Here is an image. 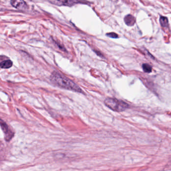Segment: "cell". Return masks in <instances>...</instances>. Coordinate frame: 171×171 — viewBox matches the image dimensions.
<instances>
[{"instance_id":"1","label":"cell","mask_w":171,"mask_h":171,"mask_svg":"<svg viewBox=\"0 0 171 171\" xmlns=\"http://www.w3.org/2000/svg\"><path fill=\"white\" fill-rule=\"evenodd\" d=\"M50 79L55 85L61 88L71 90L78 93L83 92L80 88L73 81L57 72H53Z\"/></svg>"},{"instance_id":"2","label":"cell","mask_w":171,"mask_h":171,"mask_svg":"<svg viewBox=\"0 0 171 171\" xmlns=\"http://www.w3.org/2000/svg\"><path fill=\"white\" fill-rule=\"evenodd\" d=\"M105 104L110 109L116 112H122L129 108L128 104L115 98H107L105 100Z\"/></svg>"},{"instance_id":"3","label":"cell","mask_w":171,"mask_h":171,"mask_svg":"<svg viewBox=\"0 0 171 171\" xmlns=\"http://www.w3.org/2000/svg\"><path fill=\"white\" fill-rule=\"evenodd\" d=\"M49 1L57 6H72L77 3V0H49Z\"/></svg>"},{"instance_id":"4","label":"cell","mask_w":171,"mask_h":171,"mask_svg":"<svg viewBox=\"0 0 171 171\" xmlns=\"http://www.w3.org/2000/svg\"><path fill=\"white\" fill-rule=\"evenodd\" d=\"M11 4L14 7L20 10H26L28 6L24 0H11Z\"/></svg>"},{"instance_id":"5","label":"cell","mask_w":171,"mask_h":171,"mask_svg":"<svg viewBox=\"0 0 171 171\" xmlns=\"http://www.w3.org/2000/svg\"><path fill=\"white\" fill-rule=\"evenodd\" d=\"M0 125L2 128V130L4 131V133L5 134L6 138L9 140V139H11L12 137V132H11L10 130L9 129V127L7 125V124L4 122L3 121L0 119Z\"/></svg>"},{"instance_id":"6","label":"cell","mask_w":171,"mask_h":171,"mask_svg":"<svg viewBox=\"0 0 171 171\" xmlns=\"http://www.w3.org/2000/svg\"><path fill=\"white\" fill-rule=\"evenodd\" d=\"M125 24L128 26H133L136 23V19L131 15H128L124 18Z\"/></svg>"},{"instance_id":"7","label":"cell","mask_w":171,"mask_h":171,"mask_svg":"<svg viewBox=\"0 0 171 171\" xmlns=\"http://www.w3.org/2000/svg\"><path fill=\"white\" fill-rule=\"evenodd\" d=\"M12 61L10 60H6L0 63V67L3 69H9L12 66Z\"/></svg>"},{"instance_id":"8","label":"cell","mask_w":171,"mask_h":171,"mask_svg":"<svg viewBox=\"0 0 171 171\" xmlns=\"http://www.w3.org/2000/svg\"><path fill=\"white\" fill-rule=\"evenodd\" d=\"M160 22L162 27H167L168 25V20L167 18L165 17H161L160 19Z\"/></svg>"},{"instance_id":"9","label":"cell","mask_w":171,"mask_h":171,"mask_svg":"<svg viewBox=\"0 0 171 171\" xmlns=\"http://www.w3.org/2000/svg\"><path fill=\"white\" fill-rule=\"evenodd\" d=\"M142 69L145 72L148 73L151 72L152 68L151 66L148 64H144L142 65Z\"/></svg>"},{"instance_id":"10","label":"cell","mask_w":171,"mask_h":171,"mask_svg":"<svg viewBox=\"0 0 171 171\" xmlns=\"http://www.w3.org/2000/svg\"><path fill=\"white\" fill-rule=\"evenodd\" d=\"M107 36L112 38H118V35L115 33H110L107 34Z\"/></svg>"}]
</instances>
